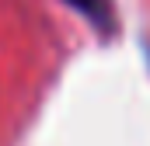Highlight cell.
I'll list each match as a JSON object with an SVG mask.
<instances>
[{
  "label": "cell",
  "instance_id": "cell-1",
  "mask_svg": "<svg viewBox=\"0 0 150 146\" xmlns=\"http://www.w3.org/2000/svg\"><path fill=\"white\" fill-rule=\"evenodd\" d=\"M67 7H74L77 14L98 32L101 38H108L119 32V18H115V0H63Z\"/></svg>",
  "mask_w": 150,
  "mask_h": 146
}]
</instances>
